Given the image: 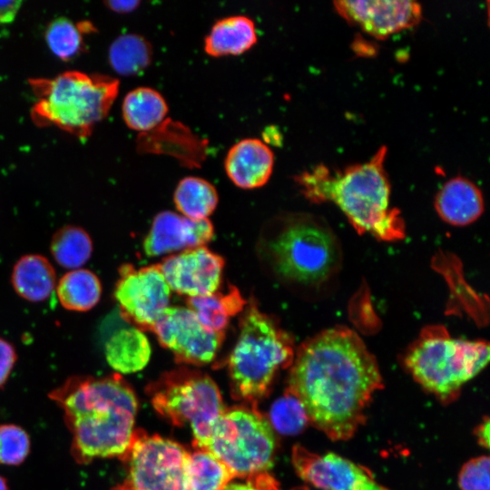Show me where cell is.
<instances>
[{"mask_svg": "<svg viewBox=\"0 0 490 490\" xmlns=\"http://www.w3.org/2000/svg\"><path fill=\"white\" fill-rule=\"evenodd\" d=\"M287 391L303 405L309 422L335 441L352 437L383 386L377 362L346 327L325 329L295 351Z\"/></svg>", "mask_w": 490, "mask_h": 490, "instance_id": "1", "label": "cell"}, {"mask_svg": "<svg viewBox=\"0 0 490 490\" xmlns=\"http://www.w3.org/2000/svg\"><path fill=\"white\" fill-rule=\"evenodd\" d=\"M48 396L64 413L78 464L123 456L135 430L138 401L119 374L73 376Z\"/></svg>", "mask_w": 490, "mask_h": 490, "instance_id": "2", "label": "cell"}, {"mask_svg": "<svg viewBox=\"0 0 490 490\" xmlns=\"http://www.w3.org/2000/svg\"><path fill=\"white\" fill-rule=\"evenodd\" d=\"M386 155L387 148L382 146L367 162L334 172L317 166L295 176V181L309 201L335 203L358 233L383 241L400 240L406 236V226L399 211L389 206Z\"/></svg>", "mask_w": 490, "mask_h": 490, "instance_id": "3", "label": "cell"}, {"mask_svg": "<svg viewBox=\"0 0 490 490\" xmlns=\"http://www.w3.org/2000/svg\"><path fill=\"white\" fill-rule=\"evenodd\" d=\"M239 327L227 360L230 393L234 399L256 406L270 393L278 372L291 366L294 340L254 299L247 303Z\"/></svg>", "mask_w": 490, "mask_h": 490, "instance_id": "4", "label": "cell"}, {"mask_svg": "<svg viewBox=\"0 0 490 490\" xmlns=\"http://www.w3.org/2000/svg\"><path fill=\"white\" fill-rule=\"evenodd\" d=\"M30 84L36 97L34 123L54 125L84 140L107 116L120 82L109 75L67 71L54 78L32 79Z\"/></svg>", "mask_w": 490, "mask_h": 490, "instance_id": "5", "label": "cell"}, {"mask_svg": "<svg viewBox=\"0 0 490 490\" xmlns=\"http://www.w3.org/2000/svg\"><path fill=\"white\" fill-rule=\"evenodd\" d=\"M488 361V342L453 338L442 325L422 328L403 356L413 378L446 403L455 399Z\"/></svg>", "mask_w": 490, "mask_h": 490, "instance_id": "6", "label": "cell"}, {"mask_svg": "<svg viewBox=\"0 0 490 490\" xmlns=\"http://www.w3.org/2000/svg\"><path fill=\"white\" fill-rule=\"evenodd\" d=\"M267 260L282 279L318 284L340 264L338 241L323 221L310 215H294L282 222L264 244Z\"/></svg>", "mask_w": 490, "mask_h": 490, "instance_id": "7", "label": "cell"}, {"mask_svg": "<svg viewBox=\"0 0 490 490\" xmlns=\"http://www.w3.org/2000/svg\"><path fill=\"white\" fill-rule=\"evenodd\" d=\"M146 392L159 415L176 426H189L193 446L206 449L213 426L226 409L208 374L181 367L162 373Z\"/></svg>", "mask_w": 490, "mask_h": 490, "instance_id": "8", "label": "cell"}, {"mask_svg": "<svg viewBox=\"0 0 490 490\" xmlns=\"http://www.w3.org/2000/svg\"><path fill=\"white\" fill-rule=\"evenodd\" d=\"M238 477L271 467L276 439L268 418L256 406L225 409L211 430L206 449Z\"/></svg>", "mask_w": 490, "mask_h": 490, "instance_id": "9", "label": "cell"}, {"mask_svg": "<svg viewBox=\"0 0 490 490\" xmlns=\"http://www.w3.org/2000/svg\"><path fill=\"white\" fill-rule=\"evenodd\" d=\"M121 460L133 490H188L190 453L171 439L135 429Z\"/></svg>", "mask_w": 490, "mask_h": 490, "instance_id": "10", "label": "cell"}, {"mask_svg": "<svg viewBox=\"0 0 490 490\" xmlns=\"http://www.w3.org/2000/svg\"><path fill=\"white\" fill-rule=\"evenodd\" d=\"M172 290L157 264L135 268L123 264L119 269L113 297L121 316L132 327L152 330L170 307Z\"/></svg>", "mask_w": 490, "mask_h": 490, "instance_id": "11", "label": "cell"}, {"mask_svg": "<svg viewBox=\"0 0 490 490\" xmlns=\"http://www.w3.org/2000/svg\"><path fill=\"white\" fill-rule=\"evenodd\" d=\"M152 331L176 362L198 367L215 358L225 338V333L208 330L189 308L181 306L169 307Z\"/></svg>", "mask_w": 490, "mask_h": 490, "instance_id": "12", "label": "cell"}, {"mask_svg": "<svg viewBox=\"0 0 490 490\" xmlns=\"http://www.w3.org/2000/svg\"><path fill=\"white\" fill-rule=\"evenodd\" d=\"M292 463L299 476L318 490H389L366 467L334 453L315 454L297 445Z\"/></svg>", "mask_w": 490, "mask_h": 490, "instance_id": "13", "label": "cell"}, {"mask_svg": "<svg viewBox=\"0 0 490 490\" xmlns=\"http://www.w3.org/2000/svg\"><path fill=\"white\" fill-rule=\"evenodd\" d=\"M224 265V259L206 246L169 255L157 264L171 290L187 298L219 290Z\"/></svg>", "mask_w": 490, "mask_h": 490, "instance_id": "14", "label": "cell"}, {"mask_svg": "<svg viewBox=\"0 0 490 490\" xmlns=\"http://www.w3.org/2000/svg\"><path fill=\"white\" fill-rule=\"evenodd\" d=\"M335 8L346 20L368 34L384 38L412 27L421 19L422 10L415 1H336Z\"/></svg>", "mask_w": 490, "mask_h": 490, "instance_id": "15", "label": "cell"}, {"mask_svg": "<svg viewBox=\"0 0 490 490\" xmlns=\"http://www.w3.org/2000/svg\"><path fill=\"white\" fill-rule=\"evenodd\" d=\"M214 236L209 219L191 220L173 211L159 212L144 238L143 250L148 257L181 252L205 246Z\"/></svg>", "mask_w": 490, "mask_h": 490, "instance_id": "16", "label": "cell"}, {"mask_svg": "<svg viewBox=\"0 0 490 490\" xmlns=\"http://www.w3.org/2000/svg\"><path fill=\"white\" fill-rule=\"evenodd\" d=\"M140 153L166 154L187 168H200L207 156L208 141L187 125L165 118L153 129L140 132L136 140Z\"/></svg>", "mask_w": 490, "mask_h": 490, "instance_id": "17", "label": "cell"}, {"mask_svg": "<svg viewBox=\"0 0 490 490\" xmlns=\"http://www.w3.org/2000/svg\"><path fill=\"white\" fill-rule=\"evenodd\" d=\"M274 166L271 149L257 138H246L233 144L224 159L225 172L239 188L256 189L270 180Z\"/></svg>", "mask_w": 490, "mask_h": 490, "instance_id": "18", "label": "cell"}, {"mask_svg": "<svg viewBox=\"0 0 490 490\" xmlns=\"http://www.w3.org/2000/svg\"><path fill=\"white\" fill-rule=\"evenodd\" d=\"M435 208L439 217L453 226H466L476 220L484 211L479 188L464 177L446 181L437 192Z\"/></svg>", "mask_w": 490, "mask_h": 490, "instance_id": "19", "label": "cell"}, {"mask_svg": "<svg viewBox=\"0 0 490 490\" xmlns=\"http://www.w3.org/2000/svg\"><path fill=\"white\" fill-rule=\"evenodd\" d=\"M11 283L19 297L30 302H40L55 290L56 273L44 256L26 254L14 265Z\"/></svg>", "mask_w": 490, "mask_h": 490, "instance_id": "20", "label": "cell"}, {"mask_svg": "<svg viewBox=\"0 0 490 490\" xmlns=\"http://www.w3.org/2000/svg\"><path fill=\"white\" fill-rule=\"evenodd\" d=\"M258 40L256 26L246 15L219 19L204 38V51L211 56L237 55L250 49Z\"/></svg>", "mask_w": 490, "mask_h": 490, "instance_id": "21", "label": "cell"}, {"mask_svg": "<svg viewBox=\"0 0 490 490\" xmlns=\"http://www.w3.org/2000/svg\"><path fill=\"white\" fill-rule=\"evenodd\" d=\"M186 303L205 328L225 333L230 319L242 312L248 302L235 286L229 285L225 291L187 298Z\"/></svg>", "mask_w": 490, "mask_h": 490, "instance_id": "22", "label": "cell"}, {"mask_svg": "<svg viewBox=\"0 0 490 490\" xmlns=\"http://www.w3.org/2000/svg\"><path fill=\"white\" fill-rule=\"evenodd\" d=\"M151 345L143 331L124 328L114 332L105 344V358L112 368L131 374L145 368L151 358Z\"/></svg>", "mask_w": 490, "mask_h": 490, "instance_id": "23", "label": "cell"}, {"mask_svg": "<svg viewBox=\"0 0 490 490\" xmlns=\"http://www.w3.org/2000/svg\"><path fill=\"white\" fill-rule=\"evenodd\" d=\"M169 107L166 100L157 90L140 86L130 91L123 98L122 118L126 125L139 132H148L165 118Z\"/></svg>", "mask_w": 490, "mask_h": 490, "instance_id": "24", "label": "cell"}, {"mask_svg": "<svg viewBox=\"0 0 490 490\" xmlns=\"http://www.w3.org/2000/svg\"><path fill=\"white\" fill-rule=\"evenodd\" d=\"M56 296L67 310L84 312L97 305L102 296V284L95 273L86 269L72 270L57 281Z\"/></svg>", "mask_w": 490, "mask_h": 490, "instance_id": "25", "label": "cell"}, {"mask_svg": "<svg viewBox=\"0 0 490 490\" xmlns=\"http://www.w3.org/2000/svg\"><path fill=\"white\" fill-rule=\"evenodd\" d=\"M173 201L182 216L191 220H203L216 209L219 195L216 188L207 180L187 176L177 184Z\"/></svg>", "mask_w": 490, "mask_h": 490, "instance_id": "26", "label": "cell"}, {"mask_svg": "<svg viewBox=\"0 0 490 490\" xmlns=\"http://www.w3.org/2000/svg\"><path fill=\"white\" fill-rule=\"evenodd\" d=\"M152 46L142 35L124 34L113 40L108 52L112 68L125 76L143 72L152 63Z\"/></svg>", "mask_w": 490, "mask_h": 490, "instance_id": "27", "label": "cell"}, {"mask_svg": "<svg viewBox=\"0 0 490 490\" xmlns=\"http://www.w3.org/2000/svg\"><path fill=\"white\" fill-rule=\"evenodd\" d=\"M93 248L88 232L74 225L58 229L50 242V251L55 262L71 270L80 269L89 260Z\"/></svg>", "mask_w": 490, "mask_h": 490, "instance_id": "28", "label": "cell"}, {"mask_svg": "<svg viewBox=\"0 0 490 490\" xmlns=\"http://www.w3.org/2000/svg\"><path fill=\"white\" fill-rule=\"evenodd\" d=\"M232 472L207 450L190 453L188 490H224Z\"/></svg>", "mask_w": 490, "mask_h": 490, "instance_id": "29", "label": "cell"}, {"mask_svg": "<svg viewBox=\"0 0 490 490\" xmlns=\"http://www.w3.org/2000/svg\"><path fill=\"white\" fill-rule=\"evenodd\" d=\"M93 29L84 22L74 24L68 18L59 17L52 21L45 32L49 49L58 58L69 61L83 50V34Z\"/></svg>", "mask_w": 490, "mask_h": 490, "instance_id": "30", "label": "cell"}, {"mask_svg": "<svg viewBox=\"0 0 490 490\" xmlns=\"http://www.w3.org/2000/svg\"><path fill=\"white\" fill-rule=\"evenodd\" d=\"M269 417L271 427L283 436L298 435L309 423L302 403L287 390L273 402Z\"/></svg>", "mask_w": 490, "mask_h": 490, "instance_id": "31", "label": "cell"}, {"mask_svg": "<svg viewBox=\"0 0 490 490\" xmlns=\"http://www.w3.org/2000/svg\"><path fill=\"white\" fill-rule=\"evenodd\" d=\"M31 450L28 433L15 424L0 425V465L19 466Z\"/></svg>", "mask_w": 490, "mask_h": 490, "instance_id": "32", "label": "cell"}, {"mask_svg": "<svg viewBox=\"0 0 490 490\" xmlns=\"http://www.w3.org/2000/svg\"><path fill=\"white\" fill-rule=\"evenodd\" d=\"M489 457L480 456L467 461L458 475L461 490H490Z\"/></svg>", "mask_w": 490, "mask_h": 490, "instance_id": "33", "label": "cell"}, {"mask_svg": "<svg viewBox=\"0 0 490 490\" xmlns=\"http://www.w3.org/2000/svg\"><path fill=\"white\" fill-rule=\"evenodd\" d=\"M17 360L14 345L0 337V389L6 384Z\"/></svg>", "mask_w": 490, "mask_h": 490, "instance_id": "34", "label": "cell"}, {"mask_svg": "<svg viewBox=\"0 0 490 490\" xmlns=\"http://www.w3.org/2000/svg\"><path fill=\"white\" fill-rule=\"evenodd\" d=\"M247 478L244 483L229 484L224 490H279L277 482L266 472Z\"/></svg>", "mask_w": 490, "mask_h": 490, "instance_id": "35", "label": "cell"}, {"mask_svg": "<svg viewBox=\"0 0 490 490\" xmlns=\"http://www.w3.org/2000/svg\"><path fill=\"white\" fill-rule=\"evenodd\" d=\"M22 1L20 0H4L0 1V24H9L15 18Z\"/></svg>", "mask_w": 490, "mask_h": 490, "instance_id": "36", "label": "cell"}, {"mask_svg": "<svg viewBox=\"0 0 490 490\" xmlns=\"http://www.w3.org/2000/svg\"><path fill=\"white\" fill-rule=\"evenodd\" d=\"M141 4L138 0H110L104 2L107 8L119 14L130 13L135 10Z\"/></svg>", "mask_w": 490, "mask_h": 490, "instance_id": "37", "label": "cell"}, {"mask_svg": "<svg viewBox=\"0 0 490 490\" xmlns=\"http://www.w3.org/2000/svg\"><path fill=\"white\" fill-rule=\"evenodd\" d=\"M262 138V142H265L267 145L271 144L277 146L279 145L282 141V136L279 130L274 125L267 126L263 130Z\"/></svg>", "mask_w": 490, "mask_h": 490, "instance_id": "38", "label": "cell"}, {"mask_svg": "<svg viewBox=\"0 0 490 490\" xmlns=\"http://www.w3.org/2000/svg\"><path fill=\"white\" fill-rule=\"evenodd\" d=\"M478 442L485 447L489 446V420L486 418L475 429Z\"/></svg>", "mask_w": 490, "mask_h": 490, "instance_id": "39", "label": "cell"}, {"mask_svg": "<svg viewBox=\"0 0 490 490\" xmlns=\"http://www.w3.org/2000/svg\"><path fill=\"white\" fill-rule=\"evenodd\" d=\"M0 490H9L6 479L0 475Z\"/></svg>", "mask_w": 490, "mask_h": 490, "instance_id": "40", "label": "cell"}, {"mask_svg": "<svg viewBox=\"0 0 490 490\" xmlns=\"http://www.w3.org/2000/svg\"><path fill=\"white\" fill-rule=\"evenodd\" d=\"M113 490H133V489L130 488L124 484H122L121 485L114 487Z\"/></svg>", "mask_w": 490, "mask_h": 490, "instance_id": "41", "label": "cell"}]
</instances>
